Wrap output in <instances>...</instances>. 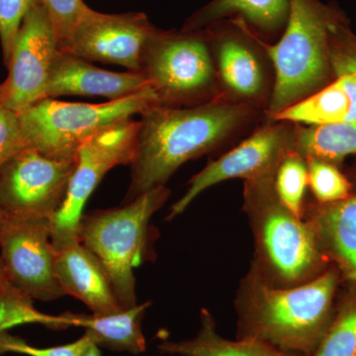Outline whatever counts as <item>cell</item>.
<instances>
[{
    "label": "cell",
    "mask_w": 356,
    "mask_h": 356,
    "mask_svg": "<svg viewBox=\"0 0 356 356\" xmlns=\"http://www.w3.org/2000/svg\"><path fill=\"white\" fill-rule=\"evenodd\" d=\"M139 72L161 106H195L222 97L206 30H154Z\"/></svg>",
    "instance_id": "cell-7"
},
{
    "label": "cell",
    "mask_w": 356,
    "mask_h": 356,
    "mask_svg": "<svg viewBox=\"0 0 356 356\" xmlns=\"http://www.w3.org/2000/svg\"><path fill=\"white\" fill-rule=\"evenodd\" d=\"M254 114V105L217 98L189 107H154L142 115L125 202L163 186L186 161L221 146Z\"/></svg>",
    "instance_id": "cell-2"
},
{
    "label": "cell",
    "mask_w": 356,
    "mask_h": 356,
    "mask_svg": "<svg viewBox=\"0 0 356 356\" xmlns=\"http://www.w3.org/2000/svg\"><path fill=\"white\" fill-rule=\"evenodd\" d=\"M25 149L19 114L0 104V168Z\"/></svg>",
    "instance_id": "cell-30"
},
{
    "label": "cell",
    "mask_w": 356,
    "mask_h": 356,
    "mask_svg": "<svg viewBox=\"0 0 356 356\" xmlns=\"http://www.w3.org/2000/svg\"><path fill=\"white\" fill-rule=\"evenodd\" d=\"M76 159L25 149L0 168V208L9 217L51 219L62 207Z\"/></svg>",
    "instance_id": "cell-9"
},
{
    "label": "cell",
    "mask_w": 356,
    "mask_h": 356,
    "mask_svg": "<svg viewBox=\"0 0 356 356\" xmlns=\"http://www.w3.org/2000/svg\"><path fill=\"white\" fill-rule=\"evenodd\" d=\"M341 277L332 264L298 286L271 284L250 264L236 291V339L313 356L334 318Z\"/></svg>",
    "instance_id": "cell-1"
},
{
    "label": "cell",
    "mask_w": 356,
    "mask_h": 356,
    "mask_svg": "<svg viewBox=\"0 0 356 356\" xmlns=\"http://www.w3.org/2000/svg\"><path fill=\"white\" fill-rule=\"evenodd\" d=\"M6 215L4 214L3 211L1 210V208H0V226H1L2 222H3V220L6 219Z\"/></svg>",
    "instance_id": "cell-34"
},
{
    "label": "cell",
    "mask_w": 356,
    "mask_h": 356,
    "mask_svg": "<svg viewBox=\"0 0 356 356\" xmlns=\"http://www.w3.org/2000/svg\"><path fill=\"white\" fill-rule=\"evenodd\" d=\"M161 106L154 89L102 104L44 98L19 114L27 149L60 159H76L79 147L104 129Z\"/></svg>",
    "instance_id": "cell-6"
},
{
    "label": "cell",
    "mask_w": 356,
    "mask_h": 356,
    "mask_svg": "<svg viewBox=\"0 0 356 356\" xmlns=\"http://www.w3.org/2000/svg\"><path fill=\"white\" fill-rule=\"evenodd\" d=\"M303 219L341 281L356 282V188L350 197L332 203L305 204Z\"/></svg>",
    "instance_id": "cell-16"
},
{
    "label": "cell",
    "mask_w": 356,
    "mask_h": 356,
    "mask_svg": "<svg viewBox=\"0 0 356 356\" xmlns=\"http://www.w3.org/2000/svg\"><path fill=\"white\" fill-rule=\"evenodd\" d=\"M6 95V83H0V104H2L4 102V98Z\"/></svg>",
    "instance_id": "cell-33"
},
{
    "label": "cell",
    "mask_w": 356,
    "mask_h": 356,
    "mask_svg": "<svg viewBox=\"0 0 356 356\" xmlns=\"http://www.w3.org/2000/svg\"><path fill=\"white\" fill-rule=\"evenodd\" d=\"M274 177L243 184V211L254 243L252 266L275 286H298L332 264L318 248L308 222L278 198Z\"/></svg>",
    "instance_id": "cell-4"
},
{
    "label": "cell",
    "mask_w": 356,
    "mask_h": 356,
    "mask_svg": "<svg viewBox=\"0 0 356 356\" xmlns=\"http://www.w3.org/2000/svg\"><path fill=\"white\" fill-rule=\"evenodd\" d=\"M308 168V186L318 203H332L350 197L355 186L339 166L318 161L305 159Z\"/></svg>",
    "instance_id": "cell-25"
},
{
    "label": "cell",
    "mask_w": 356,
    "mask_h": 356,
    "mask_svg": "<svg viewBox=\"0 0 356 356\" xmlns=\"http://www.w3.org/2000/svg\"><path fill=\"white\" fill-rule=\"evenodd\" d=\"M351 182H353V186H355V188H356V172L355 175V178H353V180H351Z\"/></svg>",
    "instance_id": "cell-35"
},
{
    "label": "cell",
    "mask_w": 356,
    "mask_h": 356,
    "mask_svg": "<svg viewBox=\"0 0 356 356\" xmlns=\"http://www.w3.org/2000/svg\"><path fill=\"white\" fill-rule=\"evenodd\" d=\"M313 356H356L355 281H341L334 318Z\"/></svg>",
    "instance_id": "cell-23"
},
{
    "label": "cell",
    "mask_w": 356,
    "mask_h": 356,
    "mask_svg": "<svg viewBox=\"0 0 356 356\" xmlns=\"http://www.w3.org/2000/svg\"><path fill=\"white\" fill-rule=\"evenodd\" d=\"M158 350L165 355L179 356H301L259 341L225 339L218 334L215 318L207 309L201 310L200 329L193 339L163 341Z\"/></svg>",
    "instance_id": "cell-21"
},
{
    "label": "cell",
    "mask_w": 356,
    "mask_h": 356,
    "mask_svg": "<svg viewBox=\"0 0 356 356\" xmlns=\"http://www.w3.org/2000/svg\"><path fill=\"white\" fill-rule=\"evenodd\" d=\"M170 195L156 187L122 207L83 215L79 241L102 264L123 309L138 305L134 268L144 261L149 242V222Z\"/></svg>",
    "instance_id": "cell-5"
},
{
    "label": "cell",
    "mask_w": 356,
    "mask_h": 356,
    "mask_svg": "<svg viewBox=\"0 0 356 356\" xmlns=\"http://www.w3.org/2000/svg\"><path fill=\"white\" fill-rule=\"evenodd\" d=\"M289 15L280 41L268 44L257 37L274 70L266 109L269 120L336 79L330 38L332 27L346 19V14L320 0H289Z\"/></svg>",
    "instance_id": "cell-3"
},
{
    "label": "cell",
    "mask_w": 356,
    "mask_h": 356,
    "mask_svg": "<svg viewBox=\"0 0 356 356\" xmlns=\"http://www.w3.org/2000/svg\"><path fill=\"white\" fill-rule=\"evenodd\" d=\"M289 8V0H212L185 22L184 29L204 30L238 15L245 24L261 32L274 33L286 25Z\"/></svg>",
    "instance_id": "cell-20"
},
{
    "label": "cell",
    "mask_w": 356,
    "mask_h": 356,
    "mask_svg": "<svg viewBox=\"0 0 356 356\" xmlns=\"http://www.w3.org/2000/svg\"><path fill=\"white\" fill-rule=\"evenodd\" d=\"M81 356H100V351L98 350V346L90 341Z\"/></svg>",
    "instance_id": "cell-32"
},
{
    "label": "cell",
    "mask_w": 356,
    "mask_h": 356,
    "mask_svg": "<svg viewBox=\"0 0 356 356\" xmlns=\"http://www.w3.org/2000/svg\"><path fill=\"white\" fill-rule=\"evenodd\" d=\"M330 57L334 77L350 74L356 81V34L350 29L348 17L332 27Z\"/></svg>",
    "instance_id": "cell-27"
},
{
    "label": "cell",
    "mask_w": 356,
    "mask_h": 356,
    "mask_svg": "<svg viewBox=\"0 0 356 356\" xmlns=\"http://www.w3.org/2000/svg\"><path fill=\"white\" fill-rule=\"evenodd\" d=\"M10 286V281L8 280L3 264H2L1 259H0V301L3 298L4 295L6 294Z\"/></svg>",
    "instance_id": "cell-31"
},
{
    "label": "cell",
    "mask_w": 356,
    "mask_h": 356,
    "mask_svg": "<svg viewBox=\"0 0 356 356\" xmlns=\"http://www.w3.org/2000/svg\"><path fill=\"white\" fill-rule=\"evenodd\" d=\"M232 30L206 28L216 67L218 83L228 92L227 99L254 102L266 97V70L254 47V36L243 20Z\"/></svg>",
    "instance_id": "cell-14"
},
{
    "label": "cell",
    "mask_w": 356,
    "mask_h": 356,
    "mask_svg": "<svg viewBox=\"0 0 356 356\" xmlns=\"http://www.w3.org/2000/svg\"><path fill=\"white\" fill-rule=\"evenodd\" d=\"M274 187L281 202L297 217L303 218L304 199L308 187V168L305 159L292 152L278 166Z\"/></svg>",
    "instance_id": "cell-24"
},
{
    "label": "cell",
    "mask_w": 356,
    "mask_h": 356,
    "mask_svg": "<svg viewBox=\"0 0 356 356\" xmlns=\"http://www.w3.org/2000/svg\"><path fill=\"white\" fill-rule=\"evenodd\" d=\"M151 302L136 305L117 313L72 314L51 316L50 327L54 330L81 327L86 336L97 346L115 351H128L133 355L146 350V339L142 331V320Z\"/></svg>",
    "instance_id": "cell-18"
},
{
    "label": "cell",
    "mask_w": 356,
    "mask_h": 356,
    "mask_svg": "<svg viewBox=\"0 0 356 356\" xmlns=\"http://www.w3.org/2000/svg\"><path fill=\"white\" fill-rule=\"evenodd\" d=\"M270 121L318 126L356 122V81L350 74L337 76L313 95L290 105Z\"/></svg>",
    "instance_id": "cell-19"
},
{
    "label": "cell",
    "mask_w": 356,
    "mask_h": 356,
    "mask_svg": "<svg viewBox=\"0 0 356 356\" xmlns=\"http://www.w3.org/2000/svg\"><path fill=\"white\" fill-rule=\"evenodd\" d=\"M50 18L58 49L69 51L77 26L88 10L83 0H42Z\"/></svg>",
    "instance_id": "cell-26"
},
{
    "label": "cell",
    "mask_w": 356,
    "mask_h": 356,
    "mask_svg": "<svg viewBox=\"0 0 356 356\" xmlns=\"http://www.w3.org/2000/svg\"><path fill=\"white\" fill-rule=\"evenodd\" d=\"M58 51L43 1L26 14L7 67L6 95L2 105L21 113L47 98L51 67Z\"/></svg>",
    "instance_id": "cell-12"
},
{
    "label": "cell",
    "mask_w": 356,
    "mask_h": 356,
    "mask_svg": "<svg viewBox=\"0 0 356 356\" xmlns=\"http://www.w3.org/2000/svg\"><path fill=\"white\" fill-rule=\"evenodd\" d=\"M149 88L151 86L140 72H109L69 51L58 50L51 67L47 98L102 96L114 102Z\"/></svg>",
    "instance_id": "cell-15"
},
{
    "label": "cell",
    "mask_w": 356,
    "mask_h": 356,
    "mask_svg": "<svg viewBox=\"0 0 356 356\" xmlns=\"http://www.w3.org/2000/svg\"><path fill=\"white\" fill-rule=\"evenodd\" d=\"M156 29L144 13L105 14L89 7L74 32L69 53L89 62L139 72L145 46Z\"/></svg>",
    "instance_id": "cell-13"
},
{
    "label": "cell",
    "mask_w": 356,
    "mask_h": 356,
    "mask_svg": "<svg viewBox=\"0 0 356 356\" xmlns=\"http://www.w3.org/2000/svg\"><path fill=\"white\" fill-rule=\"evenodd\" d=\"M295 124L264 126L235 149L213 161L189 180L184 195L170 208L168 221L181 215L202 192L233 178L247 180L275 177L283 159L294 152Z\"/></svg>",
    "instance_id": "cell-10"
},
{
    "label": "cell",
    "mask_w": 356,
    "mask_h": 356,
    "mask_svg": "<svg viewBox=\"0 0 356 356\" xmlns=\"http://www.w3.org/2000/svg\"><path fill=\"white\" fill-rule=\"evenodd\" d=\"M140 126V122L132 119L120 122L96 134L79 147L64 203L49 219L54 248L79 241V224L89 196L110 170L132 163Z\"/></svg>",
    "instance_id": "cell-8"
},
{
    "label": "cell",
    "mask_w": 356,
    "mask_h": 356,
    "mask_svg": "<svg viewBox=\"0 0 356 356\" xmlns=\"http://www.w3.org/2000/svg\"><path fill=\"white\" fill-rule=\"evenodd\" d=\"M0 259L16 289L42 302L65 296L56 271L48 219L6 216L0 226Z\"/></svg>",
    "instance_id": "cell-11"
},
{
    "label": "cell",
    "mask_w": 356,
    "mask_h": 356,
    "mask_svg": "<svg viewBox=\"0 0 356 356\" xmlns=\"http://www.w3.org/2000/svg\"><path fill=\"white\" fill-rule=\"evenodd\" d=\"M55 252L56 271L65 295L81 300L93 314L125 310L102 264L79 241L55 248Z\"/></svg>",
    "instance_id": "cell-17"
},
{
    "label": "cell",
    "mask_w": 356,
    "mask_h": 356,
    "mask_svg": "<svg viewBox=\"0 0 356 356\" xmlns=\"http://www.w3.org/2000/svg\"><path fill=\"white\" fill-rule=\"evenodd\" d=\"M90 339L83 334L74 343L54 348H39L30 346L23 339L11 336L7 331L0 332V355L14 353L28 356H81Z\"/></svg>",
    "instance_id": "cell-29"
},
{
    "label": "cell",
    "mask_w": 356,
    "mask_h": 356,
    "mask_svg": "<svg viewBox=\"0 0 356 356\" xmlns=\"http://www.w3.org/2000/svg\"><path fill=\"white\" fill-rule=\"evenodd\" d=\"M294 152L305 159L341 165L356 154V122L304 126L295 124Z\"/></svg>",
    "instance_id": "cell-22"
},
{
    "label": "cell",
    "mask_w": 356,
    "mask_h": 356,
    "mask_svg": "<svg viewBox=\"0 0 356 356\" xmlns=\"http://www.w3.org/2000/svg\"><path fill=\"white\" fill-rule=\"evenodd\" d=\"M40 2L42 0H0V42L6 65L26 14Z\"/></svg>",
    "instance_id": "cell-28"
}]
</instances>
